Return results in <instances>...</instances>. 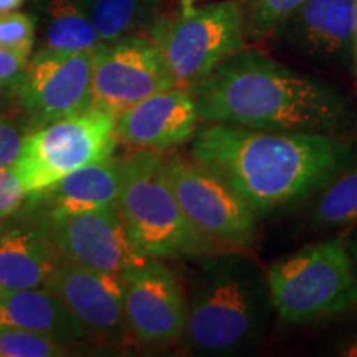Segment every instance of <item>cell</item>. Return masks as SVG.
I'll list each match as a JSON object with an SVG mask.
<instances>
[{
	"instance_id": "15",
	"label": "cell",
	"mask_w": 357,
	"mask_h": 357,
	"mask_svg": "<svg viewBox=\"0 0 357 357\" xmlns=\"http://www.w3.org/2000/svg\"><path fill=\"white\" fill-rule=\"evenodd\" d=\"M202 124L192 89L171 86L154 93L116 118L118 144L166 154L189 144Z\"/></svg>"
},
{
	"instance_id": "25",
	"label": "cell",
	"mask_w": 357,
	"mask_h": 357,
	"mask_svg": "<svg viewBox=\"0 0 357 357\" xmlns=\"http://www.w3.org/2000/svg\"><path fill=\"white\" fill-rule=\"evenodd\" d=\"M26 61L29 60L13 55L0 47V111L13 108L25 75Z\"/></svg>"
},
{
	"instance_id": "24",
	"label": "cell",
	"mask_w": 357,
	"mask_h": 357,
	"mask_svg": "<svg viewBox=\"0 0 357 357\" xmlns=\"http://www.w3.org/2000/svg\"><path fill=\"white\" fill-rule=\"evenodd\" d=\"M37 43V19L30 13H0V47L29 60Z\"/></svg>"
},
{
	"instance_id": "9",
	"label": "cell",
	"mask_w": 357,
	"mask_h": 357,
	"mask_svg": "<svg viewBox=\"0 0 357 357\" xmlns=\"http://www.w3.org/2000/svg\"><path fill=\"white\" fill-rule=\"evenodd\" d=\"M95 52L65 53L38 48L26 61L13 108L26 132L91 106Z\"/></svg>"
},
{
	"instance_id": "6",
	"label": "cell",
	"mask_w": 357,
	"mask_h": 357,
	"mask_svg": "<svg viewBox=\"0 0 357 357\" xmlns=\"http://www.w3.org/2000/svg\"><path fill=\"white\" fill-rule=\"evenodd\" d=\"M146 35L162 52L177 86L189 89L248 42L240 0H222L189 12L164 13Z\"/></svg>"
},
{
	"instance_id": "31",
	"label": "cell",
	"mask_w": 357,
	"mask_h": 357,
	"mask_svg": "<svg viewBox=\"0 0 357 357\" xmlns=\"http://www.w3.org/2000/svg\"><path fill=\"white\" fill-rule=\"evenodd\" d=\"M346 245H347V250H349V255L352 258V261H354V266H356V270H357V230L349 236V240H346Z\"/></svg>"
},
{
	"instance_id": "18",
	"label": "cell",
	"mask_w": 357,
	"mask_h": 357,
	"mask_svg": "<svg viewBox=\"0 0 357 357\" xmlns=\"http://www.w3.org/2000/svg\"><path fill=\"white\" fill-rule=\"evenodd\" d=\"M0 326L42 334L70 351L89 344L86 334L71 318L63 303L45 287L2 293Z\"/></svg>"
},
{
	"instance_id": "22",
	"label": "cell",
	"mask_w": 357,
	"mask_h": 357,
	"mask_svg": "<svg viewBox=\"0 0 357 357\" xmlns=\"http://www.w3.org/2000/svg\"><path fill=\"white\" fill-rule=\"evenodd\" d=\"M303 2L306 0H240L247 38L250 42H260L271 37L276 26Z\"/></svg>"
},
{
	"instance_id": "20",
	"label": "cell",
	"mask_w": 357,
	"mask_h": 357,
	"mask_svg": "<svg viewBox=\"0 0 357 357\" xmlns=\"http://www.w3.org/2000/svg\"><path fill=\"white\" fill-rule=\"evenodd\" d=\"M167 0H79L91 19L101 43L136 33H146L149 26L166 13Z\"/></svg>"
},
{
	"instance_id": "30",
	"label": "cell",
	"mask_w": 357,
	"mask_h": 357,
	"mask_svg": "<svg viewBox=\"0 0 357 357\" xmlns=\"http://www.w3.org/2000/svg\"><path fill=\"white\" fill-rule=\"evenodd\" d=\"M26 0H0V13L15 12L24 6Z\"/></svg>"
},
{
	"instance_id": "8",
	"label": "cell",
	"mask_w": 357,
	"mask_h": 357,
	"mask_svg": "<svg viewBox=\"0 0 357 357\" xmlns=\"http://www.w3.org/2000/svg\"><path fill=\"white\" fill-rule=\"evenodd\" d=\"M174 194L189 222L225 250H248L257 242L258 215L220 177L189 154L166 153Z\"/></svg>"
},
{
	"instance_id": "32",
	"label": "cell",
	"mask_w": 357,
	"mask_h": 357,
	"mask_svg": "<svg viewBox=\"0 0 357 357\" xmlns=\"http://www.w3.org/2000/svg\"><path fill=\"white\" fill-rule=\"evenodd\" d=\"M194 8V0H181V12H189Z\"/></svg>"
},
{
	"instance_id": "16",
	"label": "cell",
	"mask_w": 357,
	"mask_h": 357,
	"mask_svg": "<svg viewBox=\"0 0 357 357\" xmlns=\"http://www.w3.org/2000/svg\"><path fill=\"white\" fill-rule=\"evenodd\" d=\"M61 258L37 208L25 204L0 223V289L45 287Z\"/></svg>"
},
{
	"instance_id": "26",
	"label": "cell",
	"mask_w": 357,
	"mask_h": 357,
	"mask_svg": "<svg viewBox=\"0 0 357 357\" xmlns=\"http://www.w3.org/2000/svg\"><path fill=\"white\" fill-rule=\"evenodd\" d=\"M29 199L15 167H0V223L20 212Z\"/></svg>"
},
{
	"instance_id": "11",
	"label": "cell",
	"mask_w": 357,
	"mask_h": 357,
	"mask_svg": "<svg viewBox=\"0 0 357 357\" xmlns=\"http://www.w3.org/2000/svg\"><path fill=\"white\" fill-rule=\"evenodd\" d=\"M124 321L129 337L146 349L181 342L187 296L178 275L162 260L146 258L123 273Z\"/></svg>"
},
{
	"instance_id": "34",
	"label": "cell",
	"mask_w": 357,
	"mask_h": 357,
	"mask_svg": "<svg viewBox=\"0 0 357 357\" xmlns=\"http://www.w3.org/2000/svg\"><path fill=\"white\" fill-rule=\"evenodd\" d=\"M2 293H3V291H2V289H0V296H2Z\"/></svg>"
},
{
	"instance_id": "21",
	"label": "cell",
	"mask_w": 357,
	"mask_h": 357,
	"mask_svg": "<svg viewBox=\"0 0 357 357\" xmlns=\"http://www.w3.org/2000/svg\"><path fill=\"white\" fill-rule=\"evenodd\" d=\"M310 227L316 230H339L357 227V164L334 177L316 195Z\"/></svg>"
},
{
	"instance_id": "17",
	"label": "cell",
	"mask_w": 357,
	"mask_h": 357,
	"mask_svg": "<svg viewBox=\"0 0 357 357\" xmlns=\"http://www.w3.org/2000/svg\"><path fill=\"white\" fill-rule=\"evenodd\" d=\"M123 160L114 153L70 172L26 202L40 212H83L118 205L123 185Z\"/></svg>"
},
{
	"instance_id": "14",
	"label": "cell",
	"mask_w": 357,
	"mask_h": 357,
	"mask_svg": "<svg viewBox=\"0 0 357 357\" xmlns=\"http://www.w3.org/2000/svg\"><path fill=\"white\" fill-rule=\"evenodd\" d=\"M354 0H306L271 33L284 50L326 68H349Z\"/></svg>"
},
{
	"instance_id": "7",
	"label": "cell",
	"mask_w": 357,
	"mask_h": 357,
	"mask_svg": "<svg viewBox=\"0 0 357 357\" xmlns=\"http://www.w3.org/2000/svg\"><path fill=\"white\" fill-rule=\"evenodd\" d=\"M116 118L89 106L26 134L13 167L30 194H38L70 172L116 153Z\"/></svg>"
},
{
	"instance_id": "12",
	"label": "cell",
	"mask_w": 357,
	"mask_h": 357,
	"mask_svg": "<svg viewBox=\"0 0 357 357\" xmlns=\"http://www.w3.org/2000/svg\"><path fill=\"white\" fill-rule=\"evenodd\" d=\"M45 288L63 303L91 344L121 347L131 339L124 321L121 275L102 273L78 263L61 260L47 280Z\"/></svg>"
},
{
	"instance_id": "33",
	"label": "cell",
	"mask_w": 357,
	"mask_h": 357,
	"mask_svg": "<svg viewBox=\"0 0 357 357\" xmlns=\"http://www.w3.org/2000/svg\"><path fill=\"white\" fill-rule=\"evenodd\" d=\"M33 2H35V7H38V6H42V3L48 2V0H33Z\"/></svg>"
},
{
	"instance_id": "28",
	"label": "cell",
	"mask_w": 357,
	"mask_h": 357,
	"mask_svg": "<svg viewBox=\"0 0 357 357\" xmlns=\"http://www.w3.org/2000/svg\"><path fill=\"white\" fill-rule=\"evenodd\" d=\"M352 73L357 83V0H354V20H352Z\"/></svg>"
},
{
	"instance_id": "5",
	"label": "cell",
	"mask_w": 357,
	"mask_h": 357,
	"mask_svg": "<svg viewBox=\"0 0 357 357\" xmlns=\"http://www.w3.org/2000/svg\"><path fill=\"white\" fill-rule=\"evenodd\" d=\"M265 276L273 311L284 324L321 323L357 306V270L342 236L280 258Z\"/></svg>"
},
{
	"instance_id": "10",
	"label": "cell",
	"mask_w": 357,
	"mask_h": 357,
	"mask_svg": "<svg viewBox=\"0 0 357 357\" xmlns=\"http://www.w3.org/2000/svg\"><path fill=\"white\" fill-rule=\"evenodd\" d=\"M171 86L176 82L166 58L149 35L102 43L93 55L91 106L114 118Z\"/></svg>"
},
{
	"instance_id": "29",
	"label": "cell",
	"mask_w": 357,
	"mask_h": 357,
	"mask_svg": "<svg viewBox=\"0 0 357 357\" xmlns=\"http://www.w3.org/2000/svg\"><path fill=\"white\" fill-rule=\"evenodd\" d=\"M337 356H346V357H357V333L352 334L351 337H347L336 352Z\"/></svg>"
},
{
	"instance_id": "4",
	"label": "cell",
	"mask_w": 357,
	"mask_h": 357,
	"mask_svg": "<svg viewBox=\"0 0 357 357\" xmlns=\"http://www.w3.org/2000/svg\"><path fill=\"white\" fill-rule=\"evenodd\" d=\"M118 208L129 242L144 258L199 261L220 248L195 230L169 181L166 155L132 151L123 160Z\"/></svg>"
},
{
	"instance_id": "3",
	"label": "cell",
	"mask_w": 357,
	"mask_h": 357,
	"mask_svg": "<svg viewBox=\"0 0 357 357\" xmlns=\"http://www.w3.org/2000/svg\"><path fill=\"white\" fill-rule=\"evenodd\" d=\"M273 312L258 263L245 250H218L199 260L181 342L192 356L245 354L265 337Z\"/></svg>"
},
{
	"instance_id": "1",
	"label": "cell",
	"mask_w": 357,
	"mask_h": 357,
	"mask_svg": "<svg viewBox=\"0 0 357 357\" xmlns=\"http://www.w3.org/2000/svg\"><path fill=\"white\" fill-rule=\"evenodd\" d=\"M187 154L240 195L258 217L296 207L319 194L356 160L347 137L261 131L202 123Z\"/></svg>"
},
{
	"instance_id": "23",
	"label": "cell",
	"mask_w": 357,
	"mask_h": 357,
	"mask_svg": "<svg viewBox=\"0 0 357 357\" xmlns=\"http://www.w3.org/2000/svg\"><path fill=\"white\" fill-rule=\"evenodd\" d=\"M70 349L42 334L0 326V357H63Z\"/></svg>"
},
{
	"instance_id": "2",
	"label": "cell",
	"mask_w": 357,
	"mask_h": 357,
	"mask_svg": "<svg viewBox=\"0 0 357 357\" xmlns=\"http://www.w3.org/2000/svg\"><path fill=\"white\" fill-rule=\"evenodd\" d=\"M202 123L347 137L357 128L354 101L328 79L242 48L192 88Z\"/></svg>"
},
{
	"instance_id": "27",
	"label": "cell",
	"mask_w": 357,
	"mask_h": 357,
	"mask_svg": "<svg viewBox=\"0 0 357 357\" xmlns=\"http://www.w3.org/2000/svg\"><path fill=\"white\" fill-rule=\"evenodd\" d=\"M26 134L29 132L17 116L0 111V167H8L15 164Z\"/></svg>"
},
{
	"instance_id": "13",
	"label": "cell",
	"mask_w": 357,
	"mask_h": 357,
	"mask_svg": "<svg viewBox=\"0 0 357 357\" xmlns=\"http://www.w3.org/2000/svg\"><path fill=\"white\" fill-rule=\"evenodd\" d=\"M40 213L63 260L121 276L146 260L129 242L118 205L83 212Z\"/></svg>"
},
{
	"instance_id": "19",
	"label": "cell",
	"mask_w": 357,
	"mask_h": 357,
	"mask_svg": "<svg viewBox=\"0 0 357 357\" xmlns=\"http://www.w3.org/2000/svg\"><path fill=\"white\" fill-rule=\"evenodd\" d=\"M42 26L40 48L52 52L84 53L101 47L100 35L79 0H48L37 7Z\"/></svg>"
}]
</instances>
